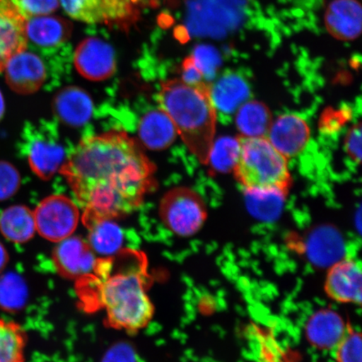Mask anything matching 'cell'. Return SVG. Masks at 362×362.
<instances>
[{
	"instance_id": "cell-1",
	"label": "cell",
	"mask_w": 362,
	"mask_h": 362,
	"mask_svg": "<svg viewBox=\"0 0 362 362\" xmlns=\"http://www.w3.org/2000/svg\"><path fill=\"white\" fill-rule=\"evenodd\" d=\"M156 171L140 144L119 130L83 139L59 170L83 210L87 228L138 210L157 187Z\"/></svg>"
},
{
	"instance_id": "cell-2",
	"label": "cell",
	"mask_w": 362,
	"mask_h": 362,
	"mask_svg": "<svg viewBox=\"0 0 362 362\" xmlns=\"http://www.w3.org/2000/svg\"><path fill=\"white\" fill-rule=\"evenodd\" d=\"M146 257L124 251L98 261L92 274L81 279V298L88 309H101L108 325L136 332L153 318V305L147 293Z\"/></svg>"
},
{
	"instance_id": "cell-3",
	"label": "cell",
	"mask_w": 362,
	"mask_h": 362,
	"mask_svg": "<svg viewBox=\"0 0 362 362\" xmlns=\"http://www.w3.org/2000/svg\"><path fill=\"white\" fill-rule=\"evenodd\" d=\"M157 98L160 110L168 115L189 151L202 164H208L216 124L211 85H189L180 78L169 79L162 81Z\"/></svg>"
},
{
	"instance_id": "cell-4",
	"label": "cell",
	"mask_w": 362,
	"mask_h": 362,
	"mask_svg": "<svg viewBox=\"0 0 362 362\" xmlns=\"http://www.w3.org/2000/svg\"><path fill=\"white\" fill-rule=\"evenodd\" d=\"M235 178L247 194H273L285 198L292 187L287 158L266 137L239 136Z\"/></svg>"
},
{
	"instance_id": "cell-5",
	"label": "cell",
	"mask_w": 362,
	"mask_h": 362,
	"mask_svg": "<svg viewBox=\"0 0 362 362\" xmlns=\"http://www.w3.org/2000/svg\"><path fill=\"white\" fill-rule=\"evenodd\" d=\"M160 216L167 228L180 237H191L202 228L207 217L205 202L187 187L170 189L163 197Z\"/></svg>"
},
{
	"instance_id": "cell-6",
	"label": "cell",
	"mask_w": 362,
	"mask_h": 362,
	"mask_svg": "<svg viewBox=\"0 0 362 362\" xmlns=\"http://www.w3.org/2000/svg\"><path fill=\"white\" fill-rule=\"evenodd\" d=\"M36 230L48 241L59 243L71 236L78 226L79 208L69 197L52 194L33 212Z\"/></svg>"
},
{
	"instance_id": "cell-7",
	"label": "cell",
	"mask_w": 362,
	"mask_h": 362,
	"mask_svg": "<svg viewBox=\"0 0 362 362\" xmlns=\"http://www.w3.org/2000/svg\"><path fill=\"white\" fill-rule=\"evenodd\" d=\"M25 141L31 170L43 180L52 179L66 160L64 147L54 134L33 126L25 129Z\"/></svg>"
},
{
	"instance_id": "cell-8",
	"label": "cell",
	"mask_w": 362,
	"mask_h": 362,
	"mask_svg": "<svg viewBox=\"0 0 362 362\" xmlns=\"http://www.w3.org/2000/svg\"><path fill=\"white\" fill-rule=\"evenodd\" d=\"M74 65L86 79L95 81L107 80L116 71L115 51L110 44L101 39H85L76 49Z\"/></svg>"
},
{
	"instance_id": "cell-9",
	"label": "cell",
	"mask_w": 362,
	"mask_h": 362,
	"mask_svg": "<svg viewBox=\"0 0 362 362\" xmlns=\"http://www.w3.org/2000/svg\"><path fill=\"white\" fill-rule=\"evenodd\" d=\"M25 21L13 0H0V72L13 56L26 51Z\"/></svg>"
},
{
	"instance_id": "cell-10",
	"label": "cell",
	"mask_w": 362,
	"mask_h": 362,
	"mask_svg": "<svg viewBox=\"0 0 362 362\" xmlns=\"http://www.w3.org/2000/svg\"><path fill=\"white\" fill-rule=\"evenodd\" d=\"M325 291L334 301L341 304L361 305L362 274L358 262L342 259L330 266Z\"/></svg>"
},
{
	"instance_id": "cell-11",
	"label": "cell",
	"mask_w": 362,
	"mask_h": 362,
	"mask_svg": "<svg viewBox=\"0 0 362 362\" xmlns=\"http://www.w3.org/2000/svg\"><path fill=\"white\" fill-rule=\"evenodd\" d=\"M88 243L78 237L59 242L54 251V264L67 278L83 279L93 273L98 261Z\"/></svg>"
},
{
	"instance_id": "cell-12",
	"label": "cell",
	"mask_w": 362,
	"mask_h": 362,
	"mask_svg": "<svg viewBox=\"0 0 362 362\" xmlns=\"http://www.w3.org/2000/svg\"><path fill=\"white\" fill-rule=\"evenodd\" d=\"M4 70L8 87L22 95L37 92L47 79V68L42 59L26 51L13 56Z\"/></svg>"
},
{
	"instance_id": "cell-13",
	"label": "cell",
	"mask_w": 362,
	"mask_h": 362,
	"mask_svg": "<svg viewBox=\"0 0 362 362\" xmlns=\"http://www.w3.org/2000/svg\"><path fill=\"white\" fill-rule=\"evenodd\" d=\"M310 137L309 125L296 115L279 116L270 126L266 138L285 157L298 155L305 148Z\"/></svg>"
},
{
	"instance_id": "cell-14",
	"label": "cell",
	"mask_w": 362,
	"mask_h": 362,
	"mask_svg": "<svg viewBox=\"0 0 362 362\" xmlns=\"http://www.w3.org/2000/svg\"><path fill=\"white\" fill-rule=\"evenodd\" d=\"M361 13L357 0H333L325 11V27L334 38L354 40L361 33Z\"/></svg>"
},
{
	"instance_id": "cell-15",
	"label": "cell",
	"mask_w": 362,
	"mask_h": 362,
	"mask_svg": "<svg viewBox=\"0 0 362 362\" xmlns=\"http://www.w3.org/2000/svg\"><path fill=\"white\" fill-rule=\"evenodd\" d=\"M349 324L332 310H321L312 315L306 325V337L319 350L336 349L347 332Z\"/></svg>"
},
{
	"instance_id": "cell-16",
	"label": "cell",
	"mask_w": 362,
	"mask_h": 362,
	"mask_svg": "<svg viewBox=\"0 0 362 362\" xmlns=\"http://www.w3.org/2000/svg\"><path fill=\"white\" fill-rule=\"evenodd\" d=\"M53 110L62 123L78 128L92 117L93 103L83 89L67 87L57 93L54 99Z\"/></svg>"
},
{
	"instance_id": "cell-17",
	"label": "cell",
	"mask_w": 362,
	"mask_h": 362,
	"mask_svg": "<svg viewBox=\"0 0 362 362\" xmlns=\"http://www.w3.org/2000/svg\"><path fill=\"white\" fill-rule=\"evenodd\" d=\"M71 30V23L61 17L30 16L25 21L27 39L43 48L60 47L69 40Z\"/></svg>"
},
{
	"instance_id": "cell-18",
	"label": "cell",
	"mask_w": 362,
	"mask_h": 362,
	"mask_svg": "<svg viewBox=\"0 0 362 362\" xmlns=\"http://www.w3.org/2000/svg\"><path fill=\"white\" fill-rule=\"evenodd\" d=\"M177 134L170 117L160 108L148 112L140 121V141L144 146L153 151H161L170 147Z\"/></svg>"
},
{
	"instance_id": "cell-19",
	"label": "cell",
	"mask_w": 362,
	"mask_h": 362,
	"mask_svg": "<svg viewBox=\"0 0 362 362\" xmlns=\"http://www.w3.org/2000/svg\"><path fill=\"white\" fill-rule=\"evenodd\" d=\"M272 123L269 108L259 101L244 103L235 117V124L243 137H266Z\"/></svg>"
},
{
	"instance_id": "cell-20",
	"label": "cell",
	"mask_w": 362,
	"mask_h": 362,
	"mask_svg": "<svg viewBox=\"0 0 362 362\" xmlns=\"http://www.w3.org/2000/svg\"><path fill=\"white\" fill-rule=\"evenodd\" d=\"M35 230L34 214L28 207L11 206L0 215V232L8 241L28 242L33 238Z\"/></svg>"
},
{
	"instance_id": "cell-21",
	"label": "cell",
	"mask_w": 362,
	"mask_h": 362,
	"mask_svg": "<svg viewBox=\"0 0 362 362\" xmlns=\"http://www.w3.org/2000/svg\"><path fill=\"white\" fill-rule=\"evenodd\" d=\"M211 93L216 110L230 113L246 102L249 89L238 75L226 74L214 86H211Z\"/></svg>"
},
{
	"instance_id": "cell-22",
	"label": "cell",
	"mask_w": 362,
	"mask_h": 362,
	"mask_svg": "<svg viewBox=\"0 0 362 362\" xmlns=\"http://www.w3.org/2000/svg\"><path fill=\"white\" fill-rule=\"evenodd\" d=\"M89 245L93 250L110 257L119 252L123 245L124 234L112 220H104L88 228Z\"/></svg>"
},
{
	"instance_id": "cell-23",
	"label": "cell",
	"mask_w": 362,
	"mask_h": 362,
	"mask_svg": "<svg viewBox=\"0 0 362 362\" xmlns=\"http://www.w3.org/2000/svg\"><path fill=\"white\" fill-rule=\"evenodd\" d=\"M25 345L21 325L0 319V362H24Z\"/></svg>"
},
{
	"instance_id": "cell-24",
	"label": "cell",
	"mask_w": 362,
	"mask_h": 362,
	"mask_svg": "<svg viewBox=\"0 0 362 362\" xmlns=\"http://www.w3.org/2000/svg\"><path fill=\"white\" fill-rule=\"evenodd\" d=\"M68 16L75 20L97 24L107 23L102 0H61Z\"/></svg>"
},
{
	"instance_id": "cell-25",
	"label": "cell",
	"mask_w": 362,
	"mask_h": 362,
	"mask_svg": "<svg viewBox=\"0 0 362 362\" xmlns=\"http://www.w3.org/2000/svg\"><path fill=\"white\" fill-rule=\"evenodd\" d=\"M238 139L223 138L214 141L209 161L212 168L221 173L233 170L238 156Z\"/></svg>"
},
{
	"instance_id": "cell-26",
	"label": "cell",
	"mask_w": 362,
	"mask_h": 362,
	"mask_svg": "<svg viewBox=\"0 0 362 362\" xmlns=\"http://www.w3.org/2000/svg\"><path fill=\"white\" fill-rule=\"evenodd\" d=\"M25 283L16 275H6L0 279V307L6 310H18L26 300Z\"/></svg>"
},
{
	"instance_id": "cell-27",
	"label": "cell",
	"mask_w": 362,
	"mask_h": 362,
	"mask_svg": "<svg viewBox=\"0 0 362 362\" xmlns=\"http://www.w3.org/2000/svg\"><path fill=\"white\" fill-rule=\"evenodd\" d=\"M107 22L128 25L137 16L138 0H102Z\"/></svg>"
},
{
	"instance_id": "cell-28",
	"label": "cell",
	"mask_w": 362,
	"mask_h": 362,
	"mask_svg": "<svg viewBox=\"0 0 362 362\" xmlns=\"http://www.w3.org/2000/svg\"><path fill=\"white\" fill-rule=\"evenodd\" d=\"M361 334L348 327L345 337L336 348L337 362H361Z\"/></svg>"
},
{
	"instance_id": "cell-29",
	"label": "cell",
	"mask_w": 362,
	"mask_h": 362,
	"mask_svg": "<svg viewBox=\"0 0 362 362\" xmlns=\"http://www.w3.org/2000/svg\"><path fill=\"white\" fill-rule=\"evenodd\" d=\"M21 175L15 166L6 161H0V202L13 196L20 189Z\"/></svg>"
},
{
	"instance_id": "cell-30",
	"label": "cell",
	"mask_w": 362,
	"mask_h": 362,
	"mask_svg": "<svg viewBox=\"0 0 362 362\" xmlns=\"http://www.w3.org/2000/svg\"><path fill=\"white\" fill-rule=\"evenodd\" d=\"M26 18L47 16L56 11L58 0H13Z\"/></svg>"
},
{
	"instance_id": "cell-31",
	"label": "cell",
	"mask_w": 362,
	"mask_h": 362,
	"mask_svg": "<svg viewBox=\"0 0 362 362\" xmlns=\"http://www.w3.org/2000/svg\"><path fill=\"white\" fill-rule=\"evenodd\" d=\"M181 80L189 85H198L207 83L206 76L197 65L192 55L185 59L181 66Z\"/></svg>"
},
{
	"instance_id": "cell-32",
	"label": "cell",
	"mask_w": 362,
	"mask_h": 362,
	"mask_svg": "<svg viewBox=\"0 0 362 362\" xmlns=\"http://www.w3.org/2000/svg\"><path fill=\"white\" fill-rule=\"evenodd\" d=\"M345 148L347 155L353 161L360 163L361 160V124L351 127L345 139Z\"/></svg>"
},
{
	"instance_id": "cell-33",
	"label": "cell",
	"mask_w": 362,
	"mask_h": 362,
	"mask_svg": "<svg viewBox=\"0 0 362 362\" xmlns=\"http://www.w3.org/2000/svg\"><path fill=\"white\" fill-rule=\"evenodd\" d=\"M192 57L205 76L215 71L216 62L218 61H216L217 55L214 49L208 47H200L194 49Z\"/></svg>"
},
{
	"instance_id": "cell-34",
	"label": "cell",
	"mask_w": 362,
	"mask_h": 362,
	"mask_svg": "<svg viewBox=\"0 0 362 362\" xmlns=\"http://www.w3.org/2000/svg\"><path fill=\"white\" fill-rule=\"evenodd\" d=\"M103 362H137L134 351L126 344H119L107 353Z\"/></svg>"
},
{
	"instance_id": "cell-35",
	"label": "cell",
	"mask_w": 362,
	"mask_h": 362,
	"mask_svg": "<svg viewBox=\"0 0 362 362\" xmlns=\"http://www.w3.org/2000/svg\"><path fill=\"white\" fill-rule=\"evenodd\" d=\"M8 260V255L6 249L1 243H0V271H1L4 266L6 265Z\"/></svg>"
},
{
	"instance_id": "cell-36",
	"label": "cell",
	"mask_w": 362,
	"mask_h": 362,
	"mask_svg": "<svg viewBox=\"0 0 362 362\" xmlns=\"http://www.w3.org/2000/svg\"><path fill=\"white\" fill-rule=\"evenodd\" d=\"M4 112V102L1 92H0V119H1Z\"/></svg>"
}]
</instances>
